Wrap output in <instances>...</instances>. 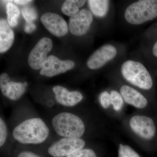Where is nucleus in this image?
Instances as JSON below:
<instances>
[{
	"instance_id": "nucleus-5",
	"label": "nucleus",
	"mask_w": 157,
	"mask_h": 157,
	"mask_svg": "<svg viewBox=\"0 0 157 157\" xmlns=\"http://www.w3.org/2000/svg\"><path fill=\"white\" fill-rule=\"evenodd\" d=\"M85 145L84 140L80 138L64 137L52 144L48 151L54 157H67L82 149Z\"/></svg>"
},
{
	"instance_id": "nucleus-27",
	"label": "nucleus",
	"mask_w": 157,
	"mask_h": 157,
	"mask_svg": "<svg viewBox=\"0 0 157 157\" xmlns=\"http://www.w3.org/2000/svg\"><path fill=\"white\" fill-rule=\"evenodd\" d=\"M11 2H14V3L18 5H24L26 4H28V3L32 2V1H26V0H16V1H11Z\"/></svg>"
},
{
	"instance_id": "nucleus-11",
	"label": "nucleus",
	"mask_w": 157,
	"mask_h": 157,
	"mask_svg": "<svg viewBox=\"0 0 157 157\" xmlns=\"http://www.w3.org/2000/svg\"><path fill=\"white\" fill-rule=\"evenodd\" d=\"M41 21L45 28L56 36H63L67 33V24L58 14L51 12L45 13L41 16Z\"/></svg>"
},
{
	"instance_id": "nucleus-3",
	"label": "nucleus",
	"mask_w": 157,
	"mask_h": 157,
	"mask_svg": "<svg viewBox=\"0 0 157 157\" xmlns=\"http://www.w3.org/2000/svg\"><path fill=\"white\" fill-rule=\"evenodd\" d=\"M157 17V0H141L132 3L124 12L126 20L133 25L142 24Z\"/></svg>"
},
{
	"instance_id": "nucleus-22",
	"label": "nucleus",
	"mask_w": 157,
	"mask_h": 157,
	"mask_svg": "<svg viewBox=\"0 0 157 157\" xmlns=\"http://www.w3.org/2000/svg\"><path fill=\"white\" fill-rule=\"evenodd\" d=\"M67 157H97L95 153L91 149H81Z\"/></svg>"
},
{
	"instance_id": "nucleus-28",
	"label": "nucleus",
	"mask_w": 157,
	"mask_h": 157,
	"mask_svg": "<svg viewBox=\"0 0 157 157\" xmlns=\"http://www.w3.org/2000/svg\"><path fill=\"white\" fill-rule=\"evenodd\" d=\"M152 52L154 55L157 57V41L153 47Z\"/></svg>"
},
{
	"instance_id": "nucleus-24",
	"label": "nucleus",
	"mask_w": 157,
	"mask_h": 157,
	"mask_svg": "<svg viewBox=\"0 0 157 157\" xmlns=\"http://www.w3.org/2000/svg\"><path fill=\"white\" fill-rule=\"evenodd\" d=\"M100 101L102 107L105 109H107L111 104L110 94L107 91L103 92L100 96Z\"/></svg>"
},
{
	"instance_id": "nucleus-10",
	"label": "nucleus",
	"mask_w": 157,
	"mask_h": 157,
	"mask_svg": "<svg viewBox=\"0 0 157 157\" xmlns=\"http://www.w3.org/2000/svg\"><path fill=\"white\" fill-rule=\"evenodd\" d=\"M28 86L27 82H14L11 81L6 73L0 76V88L5 97L13 101L19 99L25 92Z\"/></svg>"
},
{
	"instance_id": "nucleus-13",
	"label": "nucleus",
	"mask_w": 157,
	"mask_h": 157,
	"mask_svg": "<svg viewBox=\"0 0 157 157\" xmlns=\"http://www.w3.org/2000/svg\"><path fill=\"white\" fill-rule=\"evenodd\" d=\"M52 90L57 102L67 107L75 106L83 99V96L79 92L69 91L67 88L61 86H55Z\"/></svg>"
},
{
	"instance_id": "nucleus-20",
	"label": "nucleus",
	"mask_w": 157,
	"mask_h": 157,
	"mask_svg": "<svg viewBox=\"0 0 157 157\" xmlns=\"http://www.w3.org/2000/svg\"><path fill=\"white\" fill-rule=\"evenodd\" d=\"M118 157H140L139 155L132 148L127 145L120 144L118 149Z\"/></svg>"
},
{
	"instance_id": "nucleus-2",
	"label": "nucleus",
	"mask_w": 157,
	"mask_h": 157,
	"mask_svg": "<svg viewBox=\"0 0 157 157\" xmlns=\"http://www.w3.org/2000/svg\"><path fill=\"white\" fill-rule=\"evenodd\" d=\"M52 123L57 134L63 137L79 138L85 131L84 124L81 119L70 113L57 114L52 119Z\"/></svg>"
},
{
	"instance_id": "nucleus-26",
	"label": "nucleus",
	"mask_w": 157,
	"mask_h": 157,
	"mask_svg": "<svg viewBox=\"0 0 157 157\" xmlns=\"http://www.w3.org/2000/svg\"><path fill=\"white\" fill-rule=\"evenodd\" d=\"M17 157H42L33 152L29 151L21 152L18 155Z\"/></svg>"
},
{
	"instance_id": "nucleus-25",
	"label": "nucleus",
	"mask_w": 157,
	"mask_h": 157,
	"mask_svg": "<svg viewBox=\"0 0 157 157\" xmlns=\"http://www.w3.org/2000/svg\"><path fill=\"white\" fill-rule=\"evenodd\" d=\"M36 28V26L33 22H26L25 27V31L27 33H31L35 31Z\"/></svg>"
},
{
	"instance_id": "nucleus-23",
	"label": "nucleus",
	"mask_w": 157,
	"mask_h": 157,
	"mask_svg": "<svg viewBox=\"0 0 157 157\" xmlns=\"http://www.w3.org/2000/svg\"><path fill=\"white\" fill-rule=\"evenodd\" d=\"M7 137V128L6 123L1 117L0 118V146L5 144Z\"/></svg>"
},
{
	"instance_id": "nucleus-4",
	"label": "nucleus",
	"mask_w": 157,
	"mask_h": 157,
	"mask_svg": "<svg viewBox=\"0 0 157 157\" xmlns=\"http://www.w3.org/2000/svg\"><path fill=\"white\" fill-rule=\"evenodd\" d=\"M121 72L124 78L137 87L149 90L153 85L151 76L144 66L138 62L128 60L124 63Z\"/></svg>"
},
{
	"instance_id": "nucleus-6",
	"label": "nucleus",
	"mask_w": 157,
	"mask_h": 157,
	"mask_svg": "<svg viewBox=\"0 0 157 157\" xmlns=\"http://www.w3.org/2000/svg\"><path fill=\"white\" fill-rule=\"evenodd\" d=\"M52 46L53 43L49 38L44 37L40 39L29 55L28 63L30 67L35 70L42 69Z\"/></svg>"
},
{
	"instance_id": "nucleus-9",
	"label": "nucleus",
	"mask_w": 157,
	"mask_h": 157,
	"mask_svg": "<svg viewBox=\"0 0 157 157\" xmlns=\"http://www.w3.org/2000/svg\"><path fill=\"white\" fill-rule=\"evenodd\" d=\"M75 63L73 61L61 60L54 56L50 55L42 66L40 74L47 77H53L73 69Z\"/></svg>"
},
{
	"instance_id": "nucleus-15",
	"label": "nucleus",
	"mask_w": 157,
	"mask_h": 157,
	"mask_svg": "<svg viewBox=\"0 0 157 157\" xmlns=\"http://www.w3.org/2000/svg\"><path fill=\"white\" fill-rule=\"evenodd\" d=\"M14 33L9 23L4 19L0 20V52H6L11 48L14 41Z\"/></svg>"
},
{
	"instance_id": "nucleus-12",
	"label": "nucleus",
	"mask_w": 157,
	"mask_h": 157,
	"mask_svg": "<svg viewBox=\"0 0 157 157\" xmlns=\"http://www.w3.org/2000/svg\"><path fill=\"white\" fill-rule=\"evenodd\" d=\"M115 47L109 44L101 46L88 59L87 65L91 70L99 69L115 57L117 55Z\"/></svg>"
},
{
	"instance_id": "nucleus-16",
	"label": "nucleus",
	"mask_w": 157,
	"mask_h": 157,
	"mask_svg": "<svg viewBox=\"0 0 157 157\" xmlns=\"http://www.w3.org/2000/svg\"><path fill=\"white\" fill-rule=\"evenodd\" d=\"M88 2L91 11L97 17H103L107 14L109 9V1L90 0Z\"/></svg>"
},
{
	"instance_id": "nucleus-14",
	"label": "nucleus",
	"mask_w": 157,
	"mask_h": 157,
	"mask_svg": "<svg viewBox=\"0 0 157 157\" xmlns=\"http://www.w3.org/2000/svg\"><path fill=\"white\" fill-rule=\"evenodd\" d=\"M120 93L126 103L136 108L142 109L147 105L146 98L137 90L128 86H123L121 87Z\"/></svg>"
},
{
	"instance_id": "nucleus-21",
	"label": "nucleus",
	"mask_w": 157,
	"mask_h": 157,
	"mask_svg": "<svg viewBox=\"0 0 157 157\" xmlns=\"http://www.w3.org/2000/svg\"><path fill=\"white\" fill-rule=\"evenodd\" d=\"M21 11L23 16L26 22H33L36 19L38 16L36 9L32 7H24L22 9Z\"/></svg>"
},
{
	"instance_id": "nucleus-19",
	"label": "nucleus",
	"mask_w": 157,
	"mask_h": 157,
	"mask_svg": "<svg viewBox=\"0 0 157 157\" xmlns=\"http://www.w3.org/2000/svg\"><path fill=\"white\" fill-rule=\"evenodd\" d=\"M111 102L113 109L115 111L120 110L123 105V98L121 94L116 90H112L110 93Z\"/></svg>"
},
{
	"instance_id": "nucleus-7",
	"label": "nucleus",
	"mask_w": 157,
	"mask_h": 157,
	"mask_svg": "<svg viewBox=\"0 0 157 157\" xmlns=\"http://www.w3.org/2000/svg\"><path fill=\"white\" fill-rule=\"evenodd\" d=\"M93 21L91 13L86 9H82L71 16L69 20V29L70 33L76 36L86 33Z\"/></svg>"
},
{
	"instance_id": "nucleus-1",
	"label": "nucleus",
	"mask_w": 157,
	"mask_h": 157,
	"mask_svg": "<svg viewBox=\"0 0 157 157\" xmlns=\"http://www.w3.org/2000/svg\"><path fill=\"white\" fill-rule=\"evenodd\" d=\"M49 130L44 121L39 118L29 119L14 128L12 135L23 144H39L48 137Z\"/></svg>"
},
{
	"instance_id": "nucleus-17",
	"label": "nucleus",
	"mask_w": 157,
	"mask_h": 157,
	"mask_svg": "<svg viewBox=\"0 0 157 157\" xmlns=\"http://www.w3.org/2000/svg\"><path fill=\"white\" fill-rule=\"evenodd\" d=\"M86 1L82 0H67L62 5L61 10L63 13L68 16H73L79 11L85 4Z\"/></svg>"
},
{
	"instance_id": "nucleus-18",
	"label": "nucleus",
	"mask_w": 157,
	"mask_h": 157,
	"mask_svg": "<svg viewBox=\"0 0 157 157\" xmlns=\"http://www.w3.org/2000/svg\"><path fill=\"white\" fill-rule=\"evenodd\" d=\"M8 2H9L6 5L8 22L10 26L14 27L16 26L18 23L20 12L17 6L12 4L10 1Z\"/></svg>"
},
{
	"instance_id": "nucleus-8",
	"label": "nucleus",
	"mask_w": 157,
	"mask_h": 157,
	"mask_svg": "<svg viewBox=\"0 0 157 157\" xmlns=\"http://www.w3.org/2000/svg\"><path fill=\"white\" fill-rule=\"evenodd\" d=\"M129 124L132 131L141 138L150 140L154 137L156 128L151 118L144 116H135L131 118Z\"/></svg>"
}]
</instances>
